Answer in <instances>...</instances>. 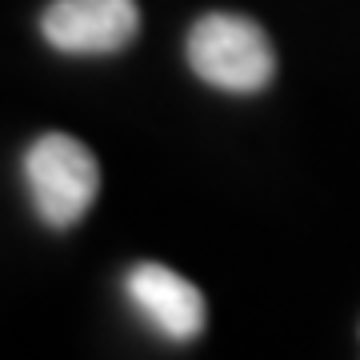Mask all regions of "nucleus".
I'll use <instances>...</instances> for the list:
<instances>
[{
	"instance_id": "nucleus-1",
	"label": "nucleus",
	"mask_w": 360,
	"mask_h": 360,
	"mask_svg": "<svg viewBox=\"0 0 360 360\" xmlns=\"http://www.w3.org/2000/svg\"><path fill=\"white\" fill-rule=\"evenodd\" d=\"M184 56L196 80L229 96H257L276 77V52L269 32L240 13L200 16L184 40Z\"/></svg>"
},
{
	"instance_id": "nucleus-2",
	"label": "nucleus",
	"mask_w": 360,
	"mask_h": 360,
	"mask_svg": "<svg viewBox=\"0 0 360 360\" xmlns=\"http://www.w3.org/2000/svg\"><path fill=\"white\" fill-rule=\"evenodd\" d=\"M20 172H25L32 212L56 232L80 224L101 193L96 156L89 153V144H80L68 132H40L28 144Z\"/></svg>"
},
{
	"instance_id": "nucleus-3",
	"label": "nucleus",
	"mask_w": 360,
	"mask_h": 360,
	"mask_svg": "<svg viewBox=\"0 0 360 360\" xmlns=\"http://www.w3.org/2000/svg\"><path fill=\"white\" fill-rule=\"evenodd\" d=\"M141 32L136 0H52L40 13V37L65 56H116Z\"/></svg>"
},
{
	"instance_id": "nucleus-4",
	"label": "nucleus",
	"mask_w": 360,
	"mask_h": 360,
	"mask_svg": "<svg viewBox=\"0 0 360 360\" xmlns=\"http://www.w3.org/2000/svg\"><path fill=\"white\" fill-rule=\"evenodd\" d=\"M124 296L144 316V324L168 345H193L208 328V300L193 281L156 260L132 264L124 276Z\"/></svg>"
}]
</instances>
